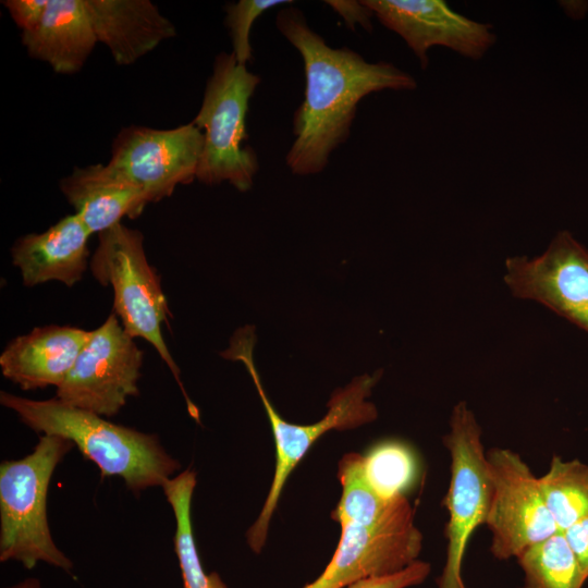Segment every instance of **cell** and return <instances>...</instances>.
<instances>
[{
    "label": "cell",
    "instance_id": "cell-25",
    "mask_svg": "<svg viewBox=\"0 0 588 588\" xmlns=\"http://www.w3.org/2000/svg\"><path fill=\"white\" fill-rule=\"evenodd\" d=\"M430 569L428 562L417 560L399 573L366 578L347 588H408L421 584L428 577Z\"/></svg>",
    "mask_w": 588,
    "mask_h": 588
},
{
    "label": "cell",
    "instance_id": "cell-11",
    "mask_svg": "<svg viewBox=\"0 0 588 588\" xmlns=\"http://www.w3.org/2000/svg\"><path fill=\"white\" fill-rule=\"evenodd\" d=\"M512 294L538 302L588 332V249L568 231L559 232L539 256L505 259Z\"/></svg>",
    "mask_w": 588,
    "mask_h": 588
},
{
    "label": "cell",
    "instance_id": "cell-1",
    "mask_svg": "<svg viewBox=\"0 0 588 588\" xmlns=\"http://www.w3.org/2000/svg\"><path fill=\"white\" fill-rule=\"evenodd\" d=\"M275 26L299 52L305 70L304 100L293 115L295 136L285 163L293 174L320 173L331 154L351 135L358 102L384 89L413 90L416 79L385 61L368 62L348 47L333 48L291 5Z\"/></svg>",
    "mask_w": 588,
    "mask_h": 588
},
{
    "label": "cell",
    "instance_id": "cell-15",
    "mask_svg": "<svg viewBox=\"0 0 588 588\" xmlns=\"http://www.w3.org/2000/svg\"><path fill=\"white\" fill-rule=\"evenodd\" d=\"M90 235L76 213L69 215L41 233L20 237L11 248L12 264L26 286L49 281L73 286L87 269Z\"/></svg>",
    "mask_w": 588,
    "mask_h": 588
},
{
    "label": "cell",
    "instance_id": "cell-8",
    "mask_svg": "<svg viewBox=\"0 0 588 588\" xmlns=\"http://www.w3.org/2000/svg\"><path fill=\"white\" fill-rule=\"evenodd\" d=\"M143 352L112 313L91 331L72 369L57 388L61 402L102 417L117 415L138 394Z\"/></svg>",
    "mask_w": 588,
    "mask_h": 588
},
{
    "label": "cell",
    "instance_id": "cell-7",
    "mask_svg": "<svg viewBox=\"0 0 588 588\" xmlns=\"http://www.w3.org/2000/svg\"><path fill=\"white\" fill-rule=\"evenodd\" d=\"M443 444L450 454L451 476L443 502L449 513L446 558L438 588H465V550L476 528L486 524L492 492L481 428L465 401L453 407Z\"/></svg>",
    "mask_w": 588,
    "mask_h": 588
},
{
    "label": "cell",
    "instance_id": "cell-17",
    "mask_svg": "<svg viewBox=\"0 0 588 588\" xmlns=\"http://www.w3.org/2000/svg\"><path fill=\"white\" fill-rule=\"evenodd\" d=\"M60 189L93 233H101L123 217H138L149 203L146 194L108 164L75 168L60 181Z\"/></svg>",
    "mask_w": 588,
    "mask_h": 588
},
{
    "label": "cell",
    "instance_id": "cell-20",
    "mask_svg": "<svg viewBox=\"0 0 588 588\" xmlns=\"http://www.w3.org/2000/svg\"><path fill=\"white\" fill-rule=\"evenodd\" d=\"M196 473L185 469L162 486L175 517L174 550L183 578V588H228L217 573L207 574L201 565L192 527V498Z\"/></svg>",
    "mask_w": 588,
    "mask_h": 588
},
{
    "label": "cell",
    "instance_id": "cell-9",
    "mask_svg": "<svg viewBox=\"0 0 588 588\" xmlns=\"http://www.w3.org/2000/svg\"><path fill=\"white\" fill-rule=\"evenodd\" d=\"M491 500L486 526L490 551L498 560L517 558L528 547L560 531L541 494L538 477L514 451L486 452Z\"/></svg>",
    "mask_w": 588,
    "mask_h": 588
},
{
    "label": "cell",
    "instance_id": "cell-19",
    "mask_svg": "<svg viewBox=\"0 0 588 588\" xmlns=\"http://www.w3.org/2000/svg\"><path fill=\"white\" fill-rule=\"evenodd\" d=\"M338 477L342 485L341 499L332 518L341 526H370L411 506L405 495L381 497L369 483L364 470V455L347 453L339 462Z\"/></svg>",
    "mask_w": 588,
    "mask_h": 588
},
{
    "label": "cell",
    "instance_id": "cell-24",
    "mask_svg": "<svg viewBox=\"0 0 588 588\" xmlns=\"http://www.w3.org/2000/svg\"><path fill=\"white\" fill-rule=\"evenodd\" d=\"M292 4V0H240L225 5L224 24L229 29L233 51L238 64L247 65L253 59L250 29L254 22L271 8Z\"/></svg>",
    "mask_w": 588,
    "mask_h": 588
},
{
    "label": "cell",
    "instance_id": "cell-3",
    "mask_svg": "<svg viewBox=\"0 0 588 588\" xmlns=\"http://www.w3.org/2000/svg\"><path fill=\"white\" fill-rule=\"evenodd\" d=\"M255 344V330L253 327L246 326L234 333L229 348L222 353V356L241 362L246 367L267 413L274 439L275 468L273 479L262 509L246 534L249 548L255 553H259L266 543L270 520L283 487L292 470L311 445L329 430L352 429L377 418L376 406L366 399L370 396L382 371L378 370L373 375H362L353 379L346 387L336 389L328 402V413L319 421L310 425L291 424L281 418L262 387L253 359Z\"/></svg>",
    "mask_w": 588,
    "mask_h": 588
},
{
    "label": "cell",
    "instance_id": "cell-4",
    "mask_svg": "<svg viewBox=\"0 0 588 588\" xmlns=\"http://www.w3.org/2000/svg\"><path fill=\"white\" fill-rule=\"evenodd\" d=\"M73 443L41 434L33 452L0 465V561L33 568L45 562L66 572L72 561L56 546L47 518L49 483L57 465Z\"/></svg>",
    "mask_w": 588,
    "mask_h": 588
},
{
    "label": "cell",
    "instance_id": "cell-27",
    "mask_svg": "<svg viewBox=\"0 0 588 588\" xmlns=\"http://www.w3.org/2000/svg\"><path fill=\"white\" fill-rule=\"evenodd\" d=\"M326 3L344 20L348 29L355 30L359 25L367 32L372 30L371 17L375 14L364 0H328Z\"/></svg>",
    "mask_w": 588,
    "mask_h": 588
},
{
    "label": "cell",
    "instance_id": "cell-29",
    "mask_svg": "<svg viewBox=\"0 0 588 588\" xmlns=\"http://www.w3.org/2000/svg\"><path fill=\"white\" fill-rule=\"evenodd\" d=\"M9 588H40V581L36 578H27Z\"/></svg>",
    "mask_w": 588,
    "mask_h": 588
},
{
    "label": "cell",
    "instance_id": "cell-16",
    "mask_svg": "<svg viewBox=\"0 0 588 588\" xmlns=\"http://www.w3.org/2000/svg\"><path fill=\"white\" fill-rule=\"evenodd\" d=\"M97 40L119 65H131L176 35L172 22L148 0H84Z\"/></svg>",
    "mask_w": 588,
    "mask_h": 588
},
{
    "label": "cell",
    "instance_id": "cell-18",
    "mask_svg": "<svg viewBox=\"0 0 588 588\" xmlns=\"http://www.w3.org/2000/svg\"><path fill=\"white\" fill-rule=\"evenodd\" d=\"M21 38L30 58L59 74L78 72L98 41L84 0H49L38 27Z\"/></svg>",
    "mask_w": 588,
    "mask_h": 588
},
{
    "label": "cell",
    "instance_id": "cell-23",
    "mask_svg": "<svg viewBox=\"0 0 588 588\" xmlns=\"http://www.w3.org/2000/svg\"><path fill=\"white\" fill-rule=\"evenodd\" d=\"M364 470L371 487L385 499L405 495L416 477V460L403 442L389 440L376 444L364 455Z\"/></svg>",
    "mask_w": 588,
    "mask_h": 588
},
{
    "label": "cell",
    "instance_id": "cell-21",
    "mask_svg": "<svg viewBox=\"0 0 588 588\" xmlns=\"http://www.w3.org/2000/svg\"><path fill=\"white\" fill-rule=\"evenodd\" d=\"M539 488L560 531L588 517V465L553 455L549 469L538 477Z\"/></svg>",
    "mask_w": 588,
    "mask_h": 588
},
{
    "label": "cell",
    "instance_id": "cell-10",
    "mask_svg": "<svg viewBox=\"0 0 588 588\" xmlns=\"http://www.w3.org/2000/svg\"><path fill=\"white\" fill-rule=\"evenodd\" d=\"M204 133L192 122L171 130L132 125L113 140L107 163L156 203L196 179Z\"/></svg>",
    "mask_w": 588,
    "mask_h": 588
},
{
    "label": "cell",
    "instance_id": "cell-2",
    "mask_svg": "<svg viewBox=\"0 0 588 588\" xmlns=\"http://www.w3.org/2000/svg\"><path fill=\"white\" fill-rule=\"evenodd\" d=\"M0 403L34 431L70 440L102 476L121 477L135 493L162 487L181 467L156 434L113 424L57 397L30 400L1 391Z\"/></svg>",
    "mask_w": 588,
    "mask_h": 588
},
{
    "label": "cell",
    "instance_id": "cell-14",
    "mask_svg": "<svg viewBox=\"0 0 588 588\" xmlns=\"http://www.w3.org/2000/svg\"><path fill=\"white\" fill-rule=\"evenodd\" d=\"M90 335L91 331L71 326L36 327L5 346L0 355L2 375L25 391L58 388Z\"/></svg>",
    "mask_w": 588,
    "mask_h": 588
},
{
    "label": "cell",
    "instance_id": "cell-28",
    "mask_svg": "<svg viewBox=\"0 0 588 588\" xmlns=\"http://www.w3.org/2000/svg\"><path fill=\"white\" fill-rule=\"evenodd\" d=\"M574 552L581 572L588 579V517L562 531Z\"/></svg>",
    "mask_w": 588,
    "mask_h": 588
},
{
    "label": "cell",
    "instance_id": "cell-13",
    "mask_svg": "<svg viewBox=\"0 0 588 588\" xmlns=\"http://www.w3.org/2000/svg\"><path fill=\"white\" fill-rule=\"evenodd\" d=\"M375 16L400 35L428 66V50L446 47L461 56L481 59L497 40L492 26L453 11L442 0H364Z\"/></svg>",
    "mask_w": 588,
    "mask_h": 588
},
{
    "label": "cell",
    "instance_id": "cell-26",
    "mask_svg": "<svg viewBox=\"0 0 588 588\" xmlns=\"http://www.w3.org/2000/svg\"><path fill=\"white\" fill-rule=\"evenodd\" d=\"M49 0H5L2 4L22 33L33 32L40 24Z\"/></svg>",
    "mask_w": 588,
    "mask_h": 588
},
{
    "label": "cell",
    "instance_id": "cell-22",
    "mask_svg": "<svg viewBox=\"0 0 588 588\" xmlns=\"http://www.w3.org/2000/svg\"><path fill=\"white\" fill-rule=\"evenodd\" d=\"M516 559L524 573L523 588H583L587 580L562 531L528 547Z\"/></svg>",
    "mask_w": 588,
    "mask_h": 588
},
{
    "label": "cell",
    "instance_id": "cell-12",
    "mask_svg": "<svg viewBox=\"0 0 588 588\" xmlns=\"http://www.w3.org/2000/svg\"><path fill=\"white\" fill-rule=\"evenodd\" d=\"M422 535L412 506L370 526H341L335 552L317 579L303 588H347L372 577L399 573L418 560Z\"/></svg>",
    "mask_w": 588,
    "mask_h": 588
},
{
    "label": "cell",
    "instance_id": "cell-6",
    "mask_svg": "<svg viewBox=\"0 0 588 588\" xmlns=\"http://www.w3.org/2000/svg\"><path fill=\"white\" fill-rule=\"evenodd\" d=\"M260 77L237 63L235 56L219 53L205 87L200 109L192 121L204 130V148L196 179L207 185L228 182L247 192L259 171L256 151L244 142L249 100Z\"/></svg>",
    "mask_w": 588,
    "mask_h": 588
},
{
    "label": "cell",
    "instance_id": "cell-5",
    "mask_svg": "<svg viewBox=\"0 0 588 588\" xmlns=\"http://www.w3.org/2000/svg\"><path fill=\"white\" fill-rule=\"evenodd\" d=\"M90 271L101 285L112 287L114 314L124 330L154 346L180 385L191 416L199 422L198 408L185 392L180 368L163 339L169 308L160 278L147 260L143 234L122 223L99 233Z\"/></svg>",
    "mask_w": 588,
    "mask_h": 588
}]
</instances>
